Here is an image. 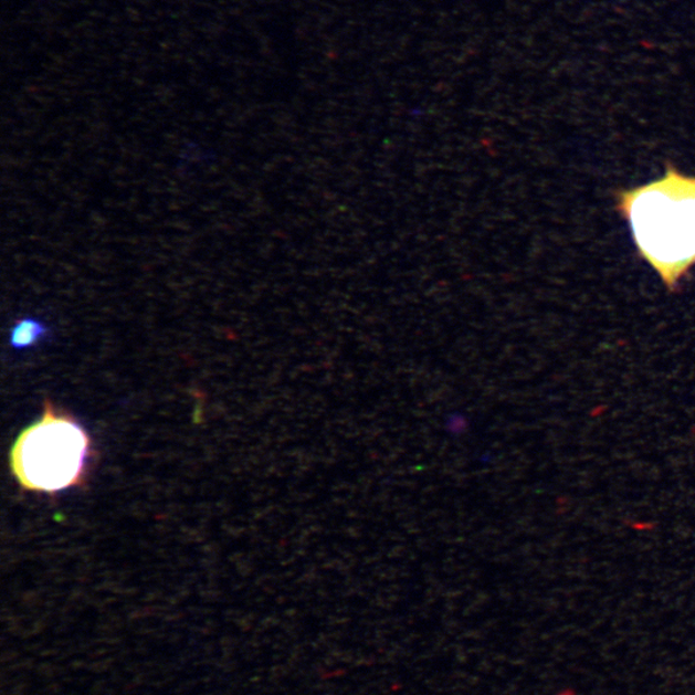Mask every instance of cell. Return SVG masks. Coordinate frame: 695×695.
Returning a JSON list of instances; mask_svg holds the SVG:
<instances>
[{"instance_id": "obj_3", "label": "cell", "mask_w": 695, "mask_h": 695, "mask_svg": "<svg viewBox=\"0 0 695 695\" xmlns=\"http://www.w3.org/2000/svg\"><path fill=\"white\" fill-rule=\"evenodd\" d=\"M46 334L43 323L35 318H22L12 327L10 343L14 349L34 347Z\"/></svg>"}, {"instance_id": "obj_1", "label": "cell", "mask_w": 695, "mask_h": 695, "mask_svg": "<svg viewBox=\"0 0 695 695\" xmlns=\"http://www.w3.org/2000/svg\"><path fill=\"white\" fill-rule=\"evenodd\" d=\"M617 200L640 256L674 292L695 265V177L667 166L659 181L621 191Z\"/></svg>"}, {"instance_id": "obj_2", "label": "cell", "mask_w": 695, "mask_h": 695, "mask_svg": "<svg viewBox=\"0 0 695 695\" xmlns=\"http://www.w3.org/2000/svg\"><path fill=\"white\" fill-rule=\"evenodd\" d=\"M93 455L91 435L80 421L46 401L41 419L14 441L11 472L22 489L54 495L84 486Z\"/></svg>"}]
</instances>
